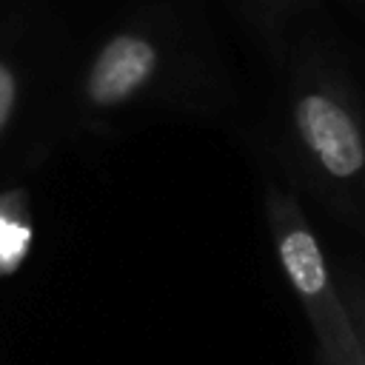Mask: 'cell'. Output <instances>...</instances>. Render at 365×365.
I'll list each match as a JSON object with an SVG mask.
<instances>
[{"label":"cell","instance_id":"cell-2","mask_svg":"<svg viewBox=\"0 0 365 365\" xmlns=\"http://www.w3.org/2000/svg\"><path fill=\"white\" fill-rule=\"evenodd\" d=\"M291 134L308 177L334 200L365 191V125L351 97L328 83H305L291 103Z\"/></svg>","mask_w":365,"mask_h":365},{"label":"cell","instance_id":"cell-1","mask_svg":"<svg viewBox=\"0 0 365 365\" xmlns=\"http://www.w3.org/2000/svg\"><path fill=\"white\" fill-rule=\"evenodd\" d=\"M265 217H268L279 268L314 328L319 362L362 365V354H359V342H356L348 308L342 302V294L334 285L322 245L311 222L305 220L297 197L282 188H268Z\"/></svg>","mask_w":365,"mask_h":365},{"label":"cell","instance_id":"cell-3","mask_svg":"<svg viewBox=\"0 0 365 365\" xmlns=\"http://www.w3.org/2000/svg\"><path fill=\"white\" fill-rule=\"evenodd\" d=\"M160 48L154 40L123 31L114 34L91 60L83 80V100L88 108L111 111L134 100L157 74Z\"/></svg>","mask_w":365,"mask_h":365},{"label":"cell","instance_id":"cell-4","mask_svg":"<svg viewBox=\"0 0 365 365\" xmlns=\"http://www.w3.org/2000/svg\"><path fill=\"white\" fill-rule=\"evenodd\" d=\"M31 208L23 188L0 194V277L14 274L31 248Z\"/></svg>","mask_w":365,"mask_h":365},{"label":"cell","instance_id":"cell-7","mask_svg":"<svg viewBox=\"0 0 365 365\" xmlns=\"http://www.w3.org/2000/svg\"><path fill=\"white\" fill-rule=\"evenodd\" d=\"M319 365H336V362H319Z\"/></svg>","mask_w":365,"mask_h":365},{"label":"cell","instance_id":"cell-5","mask_svg":"<svg viewBox=\"0 0 365 365\" xmlns=\"http://www.w3.org/2000/svg\"><path fill=\"white\" fill-rule=\"evenodd\" d=\"M342 302L348 308V317H351V325H354V334H356V342H359L362 365H365V285L351 279L348 291L342 294Z\"/></svg>","mask_w":365,"mask_h":365},{"label":"cell","instance_id":"cell-6","mask_svg":"<svg viewBox=\"0 0 365 365\" xmlns=\"http://www.w3.org/2000/svg\"><path fill=\"white\" fill-rule=\"evenodd\" d=\"M17 97H20L17 74L6 60H0V134L6 131V125L17 108Z\"/></svg>","mask_w":365,"mask_h":365}]
</instances>
